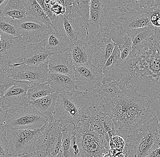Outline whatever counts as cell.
Wrapping results in <instances>:
<instances>
[{
    "mask_svg": "<svg viewBox=\"0 0 160 157\" xmlns=\"http://www.w3.org/2000/svg\"><path fill=\"white\" fill-rule=\"evenodd\" d=\"M99 106L112 120L117 135L124 139L153 117L150 99L122 81L103 83L99 89Z\"/></svg>",
    "mask_w": 160,
    "mask_h": 157,
    "instance_id": "cell-1",
    "label": "cell"
},
{
    "mask_svg": "<svg viewBox=\"0 0 160 157\" xmlns=\"http://www.w3.org/2000/svg\"><path fill=\"white\" fill-rule=\"evenodd\" d=\"M120 81L150 99L160 95V54L150 47L144 53L121 62Z\"/></svg>",
    "mask_w": 160,
    "mask_h": 157,
    "instance_id": "cell-2",
    "label": "cell"
},
{
    "mask_svg": "<svg viewBox=\"0 0 160 157\" xmlns=\"http://www.w3.org/2000/svg\"><path fill=\"white\" fill-rule=\"evenodd\" d=\"M99 89L87 92L74 90L58 94L55 120L62 127L78 125L90 108L99 106Z\"/></svg>",
    "mask_w": 160,
    "mask_h": 157,
    "instance_id": "cell-3",
    "label": "cell"
},
{
    "mask_svg": "<svg viewBox=\"0 0 160 157\" xmlns=\"http://www.w3.org/2000/svg\"><path fill=\"white\" fill-rule=\"evenodd\" d=\"M160 123L152 117L139 130L124 139L128 157H147L159 140Z\"/></svg>",
    "mask_w": 160,
    "mask_h": 157,
    "instance_id": "cell-4",
    "label": "cell"
},
{
    "mask_svg": "<svg viewBox=\"0 0 160 157\" xmlns=\"http://www.w3.org/2000/svg\"><path fill=\"white\" fill-rule=\"evenodd\" d=\"M76 141L82 157H103L109 154L108 135L96 132L86 118L76 125Z\"/></svg>",
    "mask_w": 160,
    "mask_h": 157,
    "instance_id": "cell-5",
    "label": "cell"
},
{
    "mask_svg": "<svg viewBox=\"0 0 160 157\" xmlns=\"http://www.w3.org/2000/svg\"><path fill=\"white\" fill-rule=\"evenodd\" d=\"M121 12L112 0H91L89 21L87 25L88 37L108 31Z\"/></svg>",
    "mask_w": 160,
    "mask_h": 157,
    "instance_id": "cell-6",
    "label": "cell"
},
{
    "mask_svg": "<svg viewBox=\"0 0 160 157\" xmlns=\"http://www.w3.org/2000/svg\"><path fill=\"white\" fill-rule=\"evenodd\" d=\"M5 128L9 155L20 156L34 154L42 128L37 130Z\"/></svg>",
    "mask_w": 160,
    "mask_h": 157,
    "instance_id": "cell-7",
    "label": "cell"
},
{
    "mask_svg": "<svg viewBox=\"0 0 160 157\" xmlns=\"http://www.w3.org/2000/svg\"><path fill=\"white\" fill-rule=\"evenodd\" d=\"M66 8L67 12L64 14L53 15L51 19L52 26L64 33L72 43L88 38L87 26L83 18L72 5Z\"/></svg>",
    "mask_w": 160,
    "mask_h": 157,
    "instance_id": "cell-8",
    "label": "cell"
},
{
    "mask_svg": "<svg viewBox=\"0 0 160 157\" xmlns=\"http://www.w3.org/2000/svg\"><path fill=\"white\" fill-rule=\"evenodd\" d=\"M46 117L28 105L15 110L8 112L3 125L5 127L37 130L47 122Z\"/></svg>",
    "mask_w": 160,
    "mask_h": 157,
    "instance_id": "cell-9",
    "label": "cell"
},
{
    "mask_svg": "<svg viewBox=\"0 0 160 157\" xmlns=\"http://www.w3.org/2000/svg\"><path fill=\"white\" fill-rule=\"evenodd\" d=\"M62 127L59 123L47 122L42 127V133L34 154L44 157H56L62 147Z\"/></svg>",
    "mask_w": 160,
    "mask_h": 157,
    "instance_id": "cell-10",
    "label": "cell"
},
{
    "mask_svg": "<svg viewBox=\"0 0 160 157\" xmlns=\"http://www.w3.org/2000/svg\"><path fill=\"white\" fill-rule=\"evenodd\" d=\"M48 62L38 65L17 63L8 66L4 72L9 77L17 81H28L33 84L46 82L50 71Z\"/></svg>",
    "mask_w": 160,
    "mask_h": 157,
    "instance_id": "cell-11",
    "label": "cell"
},
{
    "mask_svg": "<svg viewBox=\"0 0 160 157\" xmlns=\"http://www.w3.org/2000/svg\"><path fill=\"white\" fill-rule=\"evenodd\" d=\"M27 46L22 37H15L1 33L0 42V70L22 61L21 55Z\"/></svg>",
    "mask_w": 160,
    "mask_h": 157,
    "instance_id": "cell-12",
    "label": "cell"
},
{
    "mask_svg": "<svg viewBox=\"0 0 160 157\" xmlns=\"http://www.w3.org/2000/svg\"><path fill=\"white\" fill-rule=\"evenodd\" d=\"M74 77L78 91H90L100 89L103 84L102 70L94 65L74 66Z\"/></svg>",
    "mask_w": 160,
    "mask_h": 157,
    "instance_id": "cell-13",
    "label": "cell"
},
{
    "mask_svg": "<svg viewBox=\"0 0 160 157\" xmlns=\"http://www.w3.org/2000/svg\"><path fill=\"white\" fill-rule=\"evenodd\" d=\"M32 84L28 81H17L3 96V107L8 112L30 105L28 91Z\"/></svg>",
    "mask_w": 160,
    "mask_h": 157,
    "instance_id": "cell-14",
    "label": "cell"
},
{
    "mask_svg": "<svg viewBox=\"0 0 160 157\" xmlns=\"http://www.w3.org/2000/svg\"><path fill=\"white\" fill-rule=\"evenodd\" d=\"M93 56V65L102 69L111 56L116 44L108 35L99 33L88 37Z\"/></svg>",
    "mask_w": 160,
    "mask_h": 157,
    "instance_id": "cell-15",
    "label": "cell"
},
{
    "mask_svg": "<svg viewBox=\"0 0 160 157\" xmlns=\"http://www.w3.org/2000/svg\"><path fill=\"white\" fill-rule=\"evenodd\" d=\"M17 28L26 45L41 42L49 27L44 23L26 17L17 22Z\"/></svg>",
    "mask_w": 160,
    "mask_h": 157,
    "instance_id": "cell-16",
    "label": "cell"
},
{
    "mask_svg": "<svg viewBox=\"0 0 160 157\" xmlns=\"http://www.w3.org/2000/svg\"><path fill=\"white\" fill-rule=\"evenodd\" d=\"M126 30L132 42V51L128 58L140 56L150 49L154 35V26L150 25L141 28L128 29Z\"/></svg>",
    "mask_w": 160,
    "mask_h": 157,
    "instance_id": "cell-17",
    "label": "cell"
},
{
    "mask_svg": "<svg viewBox=\"0 0 160 157\" xmlns=\"http://www.w3.org/2000/svg\"><path fill=\"white\" fill-rule=\"evenodd\" d=\"M41 43L45 49L53 55L68 51L72 44L67 35L52 25L49 27L47 34Z\"/></svg>",
    "mask_w": 160,
    "mask_h": 157,
    "instance_id": "cell-18",
    "label": "cell"
},
{
    "mask_svg": "<svg viewBox=\"0 0 160 157\" xmlns=\"http://www.w3.org/2000/svg\"><path fill=\"white\" fill-rule=\"evenodd\" d=\"M104 33L108 35L118 47L122 61L128 59L132 51V40L119 21H116L111 28Z\"/></svg>",
    "mask_w": 160,
    "mask_h": 157,
    "instance_id": "cell-19",
    "label": "cell"
},
{
    "mask_svg": "<svg viewBox=\"0 0 160 157\" xmlns=\"http://www.w3.org/2000/svg\"><path fill=\"white\" fill-rule=\"evenodd\" d=\"M68 51L74 66L93 65L92 51L88 38L72 43Z\"/></svg>",
    "mask_w": 160,
    "mask_h": 157,
    "instance_id": "cell-20",
    "label": "cell"
},
{
    "mask_svg": "<svg viewBox=\"0 0 160 157\" xmlns=\"http://www.w3.org/2000/svg\"><path fill=\"white\" fill-rule=\"evenodd\" d=\"M53 54L48 52L41 42L27 45L21 55L22 61L19 64L38 65L48 62Z\"/></svg>",
    "mask_w": 160,
    "mask_h": 157,
    "instance_id": "cell-21",
    "label": "cell"
},
{
    "mask_svg": "<svg viewBox=\"0 0 160 157\" xmlns=\"http://www.w3.org/2000/svg\"><path fill=\"white\" fill-rule=\"evenodd\" d=\"M62 147L56 157H82L76 141V126L73 124L62 127Z\"/></svg>",
    "mask_w": 160,
    "mask_h": 157,
    "instance_id": "cell-22",
    "label": "cell"
},
{
    "mask_svg": "<svg viewBox=\"0 0 160 157\" xmlns=\"http://www.w3.org/2000/svg\"><path fill=\"white\" fill-rule=\"evenodd\" d=\"M118 20L125 29L141 28L152 25L145 8L121 12Z\"/></svg>",
    "mask_w": 160,
    "mask_h": 157,
    "instance_id": "cell-23",
    "label": "cell"
},
{
    "mask_svg": "<svg viewBox=\"0 0 160 157\" xmlns=\"http://www.w3.org/2000/svg\"><path fill=\"white\" fill-rule=\"evenodd\" d=\"M121 62L120 50L116 45L112 53L102 68L104 75L103 84L121 80Z\"/></svg>",
    "mask_w": 160,
    "mask_h": 157,
    "instance_id": "cell-24",
    "label": "cell"
},
{
    "mask_svg": "<svg viewBox=\"0 0 160 157\" xmlns=\"http://www.w3.org/2000/svg\"><path fill=\"white\" fill-rule=\"evenodd\" d=\"M74 67L69 51L54 54L48 62L50 71L68 76H74Z\"/></svg>",
    "mask_w": 160,
    "mask_h": 157,
    "instance_id": "cell-25",
    "label": "cell"
},
{
    "mask_svg": "<svg viewBox=\"0 0 160 157\" xmlns=\"http://www.w3.org/2000/svg\"><path fill=\"white\" fill-rule=\"evenodd\" d=\"M47 82L58 94L78 90L74 76L50 71Z\"/></svg>",
    "mask_w": 160,
    "mask_h": 157,
    "instance_id": "cell-26",
    "label": "cell"
},
{
    "mask_svg": "<svg viewBox=\"0 0 160 157\" xmlns=\"http://www.w3.org/2000/svg\"><path fill=\"white\" fill-rule=\"evenodd\" d=\"M58 95L57 93L52 94L37 99L30 103V105H32L36 110L46 117L48 122H53L55 121L54 115L57 109Z\"/></svg>",
    "mask_w": 160,
    "mask_h": 157,
    "instance_id": "cell-27",
    "label": "cell"
},
{
    "mask_svg": "<svg viewBox=\"0 0 160 157\" xmlns=\"http://www.w3.org/2000/svg\"><path fill=\"white\" fill-rule=\"evenodd\" d=\"M27 0H8L2 14L15 22L26 17Z\"/></svg>",
    "mask_w": 160,
    "mask_h": 157,
    "instance_id": "cell-28",
    "label": "cell"
},
{
    "mask_svg": "<svg viewBox=\"0 0 160 157\" xmlns=\"http://www.w3.org/2000/svg\"><path fill=\"white\" fill-rule=\"evenodd\" d=\"M26 15L28 18L42 22L48 27L52 25L51 19L37 0H27Z\"/></svg>",
    "mask_w": 160,
    "mask_h": 157,
    "instance_id": "cell-29",
    "label": "cell"
},
{
    "mask_svg": "<svg viewBox=\"0 0 160 157\" xmlns=\"http://www.w3.org/2000/svg\"><path fill=\"white\" fill-rule=\"evenodd\" d=\"M56 93L47 82L33 84L28 91L29 104L37 99L42 98L52 94Z\"/></svg>",
    "mask_w": 160,
    "mask_h": 157,
    "instance_id": "cell-30",
    "label": "cell"
},
{
    "mask_svg": "<svg viewBox=\"0 0 160 157\" xmlns=\"http://www.w3.org/2000/svg\"><path fill=\"white\" fill-rule=\"evenodd\" d=\"M17 22L0 14V32L15 37H21L17 28Z\"/></svg>",
    "mask_w": 160,
    "mask_h": 157,
    "instance_id": "cell-31",
    "label": "cell"
},
{
    "mask_svg": "<svg viewBox=\"0 0 160 157\" xmlns=\"http://www.w3.org/2000/svg\"><path fill=\"white\" fill-rule=\"evenodd\" d=\"M91 1V0H75L72 4L75 9L83 18L86 26L89 21Z\"/></svg>",
    "mask_w": 160,
    "mask_h": 157,
    "instance_id": "cell-32",
    "label": "cell"
},
{
    "mask_svg": "<svg viewBox=\"0 0 160 157\" xmlns=\"http://www.w3.org/2000/svg\"><path fill=\"white\" fill-rule=\"evenodd\" d=\"M110 150L109 154L114 156L119 152L123 151L126 143L124 139L119 135H115L110 139Z\"/></svg>",
    "mask_w": 160,
    "mask_h": 157,
    "instance_id": "cell-33",
    "label": "cell"
},
{
    "mask_svg": "<svg viewBox=\"0 0 160 157\" xmlns=\"http://www.w3.org/2000/svg\"><path fill=\"white\" fill-rule=\"evenodd\" d=\"M17 81L9 77L4 72V70H0V97H2L5 93Z\"/></svg>",
    "mask_w": 160,
    "mask_h": 157,
    "instance_id": "cell-34",
    "label": "cell"
},
{
    "mask_svg": "<svg viewBox=\"0 0 160 157\" xmlns=\"http://www.w3.org/2000/svg\"><path fill=\"white\" fill-rule=\"evenodd\" d=\"M117 7L122 12L141 8L136 3L135 0H112Z\"/></svg>",
    "mask_w": 160,
    "mask_h": 157,
    "instance_id": "cell-35",
    "label": "cell"
},
{
    "mask_svg": "<svg viewBox=\"0 0 160 157\" xmlns=\"http://www.w3.org/2000/svg\"><path fill=\"white\" fill-rule=\"evenodd\" d=\"M8 142L6 128L3 125H0V157H8Z\"/></svg>",
    "mask_w": 160,
    "mask_h": 157,
    "instance_id": "cell-36",
    "label": "cell"
},
{
    "mask_svg": "<svg viewBox=\"0 0 160 157\" xmlns=\"http://www.w3.org/2000/svg\"><path fill=\"white\" fill-rule=\"evenodd\" d=\"M150 108L154 117L160 123V95L150 99Z\"/></svg>",
    "mask_w": 160,
    "mask_h": 157,
    "instance_id": "cell-37",
    "label": "cell"
},
{
    "mask_svg": "<svg viewBox=\"0 0 160 157\" xmlns=\"http://www.w3.org/2000/svg\"><path fill=\"white\" fill-rule=\"evenodd\" d=\"M152 47L160 54V27H155V33L152 39Z\"/></svg>",
    "mask_w": 160,
    "mask_h": 157,
    "instance_id": "cell-38",
    "label": "cell"
},
{
    "mask_svg": "<svg viewBox=\"0 0 160 157\" xmlns=\"http://www.w3.org/2000/svg\"><path fill=\"white\" fill-rule=\"evenodd\" d=\"M51 12L56 16L63 15L67 12V8L62 5L58 3L52 5L51 7Z\"/></svg>",
    "mask_w": 160,
    "mask_h": 157,
    "instance_id": "cell-39",
    "label": "cell"
},
{
    "mask_svg": "<svg viewBox=\"0 0 160 157\" xmlns=\"http://www.w3.org/2000/svg\"><path fill=\"white\" fill-rule=\"evenodd\" d=\"M37 1L44 11L45 13L48 17L50 19H52L54 14L51 11V7H52L51 5L46 3V0H37Z\"/></svg>",
    "mask_w": 160,
    "mask_h": 157,
    "instance_id": "cell-40",
    "label": "cell"
},
{
    "mask_svg": "<svg viewBox=\"0 0 160 157\" xmlns=\"http://www.w3.org/2000/svg\"><path fill=\"white\" fill-rule=\"evenodd\" d=\"M50 1H51L52 5L56 3H58L67 8L72 6L75 0H50Z\"/></svg>",
    "mask_w": 160,
    "mask_h": 157,
    "instance_id": "cell-41",
    "label": "cell"
},
{
    "mask_svg": "<svg viewBox=\"0 0 160 157\" xmlns=\"http://www.w3.org/2000/svg\"><path fill=\"white\" fill-rule=\"evenodd\" d=\"M147 157H160V140Z\"/></svg>",
    "mask_w": 160,
    "mask_h": 157,
    "instance_id": "cell-42",
    "label": "cell"
},
{
    "mask_svg": "<svg viewBox=\"0 0 160 157\" xmlns=\"http://www.w3.org/2000/svg\"><path fill=\"white\" fill-rule=\"evenodd\" d=\"M8 111L3 107H0V125H3Z\"/></svg>",
    "mask_w": 160,
    "mask_h": 157,
    "instance_id": "cell-43",
    "label": "cell"
},
{
    "mask_svg": "<svg viewBox=\"0 0 160 157\" xmlns=\"http://www.w3.org/2000/svg\"><path fill=\"white\" fill-rule=\"evenodd\" d=\"M8 2V0H0V14L2 12Z\"/></svg>",
    "mask_w": 160,
    "mask_h": 157,
    "instance_id": "cell-44",
    "label": "cell"
},
{
    "mask_svg": "<svg viewBox=\"0 0 160 157\" xmlns=\"http://www.w3.org/2000/svg\"><path fill=\"white\" fill-rule=\"evenodd\" d=\"M114 157H128V155L125 152L121 151L115 154Z\"/></svg>",
    "mask_w": 160,
    "mask_h": 157,
    "instance_id": "cell-45",
    "label": "cell"
},
{
    "mask_svg": "<svg viewBox=\"0 0 160 157\" xmlns=\"http://www.w3.org/2000/svg\"><path fill=\"white\" fill-rule=\"evenodd\" d=\"M8 157H40V156L34 154H29V155H24L20 156H9Z\"/></svg>",
    "mask_w": 160,
    "mask_h": 157,
    "instance_id": "cell-46",
    "label": "cell"
},
{
    "mask_svg": "<svg viewBox=\"0 0 160 157\" xmlns=\"http://www.w3.org/2000/svg\"><path fill=\"white\" fill-rule=\"evenodd\" d=\"M0 107H3L2 97H0Z\"/></svg>",
    "mask_w": 160,
    "mask_h": 157,
    "instance_id": "cell-47",
    "label": "cell"
},
{
    "mask_svg": "<svg viewBox=\"0 0 160 157\" xmlns=\"http://www.w3.org/2000/svg\"><path fill=\"white\" fill-rule=\"evenodd\" d=\"M103 157H114L113 156H112V155H110L109 154H107V155H105Z\"/></svg>",
    "mask_w": 160,
    "mask_h": 157,
    "instance_id": "cell-48",
    "label": "cell"
},
{
    "mask_svg": "<svg viewBox=\"0 0 160 157\" xmlns=\"http://www.w3.org/2000/svg\"><path fill=\"white\" fill-rule=\"evenodd\" d=\"M1 42V32H0V42Z\"/></svg>",
    "mask_w": 160,
    "mask_h": 157,
    "instance_id": "cell-49",
    "label": "cell"
},
{
    "mask_svg": "<svg viewBox=\"0 0 160 157\" xmlns=\"http://www.w3.org/2000/svg\"><path fill=\"white\" fill-rule=\"evenodd\" d=\"M159 139H160V132H159Z\"/></svg>",
    "mask_w": 160,
    "mask_h": 157,
    "instance_id": "cell-50",
    "label": "cell"
},
{
    "mask_svg": "<svg viewBox=\"0 0 160 157\" xmlns=\"http://www.w3.org/2000/svg\"><path fill=\"white\" fill-rule=\"evenodd\" d=\"M40 157H44L40 156Z\"/></svg>",
    "mask_w": 160,
    "mask_h": 157,
    "instance_id": "cell-51",
    "label": "cell"
}]
</instances>
